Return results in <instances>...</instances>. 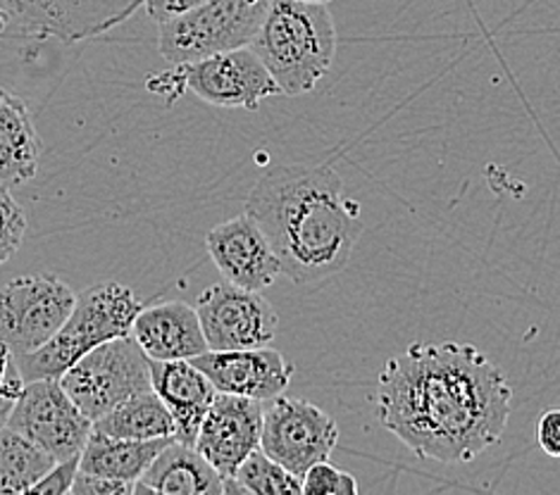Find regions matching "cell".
Masks as SVG:
<instances>
[{
	"label": "cell",
	"mask_w": 560,
	"mask_h": 495,
	"mask_svg": "<svg viewBox=\"0 0 560 495\" xmlns=\"http://www.w3.org/2000/svg\"><path fill=\"white\" fill-rule=\"evenodd\" d=\"M24 232V210L5 186H0V264H5L20 250Z\"/></svg>",
	"instance_id": "obj_24"
},
{
	"label": "cell",
	"mask_w": 560,
	"mask_h": 495,
	"mask_svg": "<svg viewBox=\"0 0 560 495\" xmlns=\"http://www.w3.org/2000/svg\"><path fill=\"white\" fill-rule=\"evenodd\" d=\"M246 212L268 236L293 284L341 272L363 234V212L327 165L272 169L253 186Z\"/></svg>",
	"instance_id": "obj_2"
},
{
	"label": "cell",
	"mask_w": 560,
	"mask_h": 495,
	"mask_svg": "<svg viewBox=\"0 0 560 495\" xmlns=\"http://www.w3.org/2000/svg\"><path fill=\"white\" fill-rule=\"evenodd\" d=\"M170 440L175 438L131 440L93 432L82 455H79V470L137 484Z\"/></svg>",
	"instance_id": "obj_20"
},
{
	"label": "cell",
	"mask_w": 560,
	"mask_h": 495,
	"mask_svg": "<svg viewBox=\"0 0 560 495\" xmlns=\"http://www.w3.org/2000/svg\"><path fill=\"white\" fill-rule=\"evenodd\" d=\"M301 495L303 481L291 474L287 467L275 462L262 448L253 450L238 467L236 474L224 481V495Z\"/></svg>",
	"instance_id": "obj_23"
},
{
	"label": "cell",
	"mask_w": 560,
	"mask_h": 495,
	"mask_svg": "<svg viewBox=\"0 0 560 495\" xmlns=\"http://www.w3.org/2000/svg\"><path fill=\"white\" fill-rule=\"evenodd\" d=\"M272 0H208L158 24V50L172 64L246 48L258 36Z\"/></svg>",
	"instance_id": "obj_5"
},
{
	"label": "cell",
	"mask_w": 560,
	"mask_h": 495,
	"mask_svg": "<svg viewBox=\"0 0 560 495\" xmlns=\"http://www.w3.org/2000/svg\"><path fill=\"white\" fill-rule=\"evenodd\" d=\"M24 386H26V381L20 372L18 357L10 360V363H5V365H0V426L8 424L10 412L20 400Z\"/></svg>",
	"instance_id": "obj_27"
},
{
	"label": "cell",
	"mask_w": 560,
	"mask_h": 495,
	"mask_svg": "<svg viewBox=\"0 0 560 495\" xmlns=\"http://www.w3.org/2000/svg\"><path fill=\"white\" fill-rule=\"evenodd\" d=\"M8 426L46 450L56 462L79 458L93 434V420L65 391L60 379L26 384L10 412Z\"/></svg>",
	"instance_id": "obj_9"
},
{
	"label": "cell",
	"mask_w": 560,
	"mask_h": 495,
	"mask_svg": "<svg viewBox=\"0 0 560 495\" xmlns=\"http://www.w3.org/2000/svg\"><path fill=\"white\" fill-rule=\"evenodd\" d=\"M42 139L22 98L0 89V186L32 181L42 163Z\"/></svg>",
	"instance_id": "obj_19"
},
{
	"label": "cell",
	"mask_w": 560,
	"mask_h": 495,
	"mask_svg": "<svg viewBox=\"0 0 560 495\" xmlns=\"http://www.w3.org/2000/svg\"><path fill=\"white\" fill-rule=\"evenodd\" d=\"M265 403L244 396L218 393L196 436V450L230 481L253 450L260 448Z\"/></svg>",
	"instance_id": "obj_13"
},
{
	"label": "cell",
	"mask_w": 560,
	"mask_h": 495,
	"mask_svg": "<svg viewBox=\"0 0 560 495\" xmlns=\"http://www.w3.org/2000/svg\"><path fill=\"white\" fill-rule=\"evenodd\" d=\"M135 493L224 495V479L196 446L175 438L160 450L149 472L137 481Z\"/></svg>",
	"instance_id": "obj_18"
},
{
	"label": "cell",
	"mask_w": 560,
	"mask_h": 495,
	"mask_svg": "<svg viewBox=\"0 0 560 495\" xmlns=\"http://www.w3.org/2000/svg\"><path fill=\"white\" fill-rule=\"evenodd\" d=\"M79 472V458H70L52 464V470L32 486L30 495H65L72 493L74 479Z\"/></svg>",
	"instance_id": "obj_26"
},
{
	"label": "cell",
	"mask_w": 560,
	"mask_h": 495,
	"mask_svg": "<svg viewBox=\"0 0 560 495\" xmlns=\"http://www.w3.org/2000/svg\"><path fill=\"white\" fill-rule=\"evenodd\" d=\"M250 48L268 67L284 96H305L337 56V30L327 5L272 0Z\"/></svg>",
	"instance_id": "obj_3"
},
{
	"label": "cell",
	"mask_w": 560,
	"mask_h": 495,
	"mask_svg": "<svg viewBox=\"0 0 560 495\" xmlns=\"http://www.w3.org/2000/svg\"><path fill=\"white\" fill-rule=\"evenodd\" d=\"M143 303L135 291L117 281L89 286L77 296L70 313L56 337L34 353L15 355L24 381L60 379L74 363L105 341L129 337Z\"/></svg>",
	"instance_id": "obj_4"
},
{
	"label": "cell",
	"mask_w": 560,
	"mask_h": 495,
	"mask_svg": "<svg viewBox=\"0 0 560 495\" xmlns=\"http://www.w3.org/2000/svg\"><path fill=\"white\" fill-rule=\"evenodd\" d=\"M305 3H319V5H327L331 0H305Z\"/></svg>",
	"instance_id": "obj_32"
},
{
	"label": "cell",
	"mask_w": 560,
	"mask_h": 495,
	"mask_svg": "<svg viewBox=\"0 0 560 495\" xmlns=\"http://www.w3.org/2000/svg\"><path fill=\"white\" fill-rule=\"evenodd\" d=\"M151 377L153 391L177 422L175 438L194 446L206 412L218 398L215 384L191 360H151Z\"/></svg>",
	"instance_id": "obj_17"
},
{
	"label": "cell",
	"mask_w": 560,
	"mask_h": 495,
	"mask_svg": "<svg viewBox=\"0 0 560 495\" xmlns=\"http://www.w3.org/2000/svg\"><path fill=\"white\" fill-rule=\"evenodd\" d=\"M196 313L210 351H244L275 341L279 317L260 291L238 288L230 281L208 286L196 300Z\"/></svg>",
	"instance_id": "obj_11"
},
{
	"label": "cell",
	"mask_w": 560,
	"mask_h": 495,
	"mask_svg": "<svg viewBox=\"0 0 560 495\" xmlns=\"http://www.w3.org/2000/svg\"><path fill=\"white\" fill-rule=\"evenodd\" d=\"M212 262L230 284L246 291H265L282 274V262L268 236L248 212L222 222L206 234Z\"/></svg>",
	"instance_id": "obj_14"
},
{
	"label": "cell",
	"mask_w": 560,
	"mask_h": 495,
	"mask_svg": "<svg viewBox=\"0 0 560 495\" xmlns=\"http://www.w3.org/2000/svg\"><path fill=\"white\" fill-rule=\"evenodd\" d=\"M203 3H208V0H145L143 8L149 12V17L160 24L165 20L184 15V12H189Z\"/></svg>",
	"instance_id": "obj_30"
},
{
	"label": "cell",
	"mask_w": 560,
	"mask_h": 495,
	"mask_svg": "<svg viewBox=\"0 0 560 495\" xmlns=\"http://www.w3.org/2000/svg\"><path fill=\"white\" fill-rule=\"evenodd\" d=\"M8 22H10L8 12H5V8H3V5H0V34H3V32L8 30Z\"/></svg>",
	"instance_id": "obj_31"
},
{
	"label": "cell",
	"mask_w": 560,
	"mask_h": 495,
	"mask_svg": "<svg viewBox=\"0 0 560 495\" xmlns=\"http://www.w3.org/2000/svg\"><path fill=\"white\" fill-rule=\"evenodd\" d=\"M93 432L131 440L175 438L177 422L155 391H145L103 414L101 420L93 422Z\"/></svg>",
	"instance_id": "obj_21"
},
{
	"label": "cell",
	"mask_w": 560,
	"mask_h": 495,
	"mask_svg": "<svg viewBox=\"0 0 560 495\" xmlns=\"http://www.w3.org/2000/svg\"><path fill=\"white\" fill-rule=\"evenodd\" d=\"M303 493L305 495H355L358 481L353 474L339 470L335 464H329V460H323L305 472Z\"/></svg>",
	"instance_id": "obj_25"
},
{
	"label": "cell",
	"mask_w": 560,
	"mask_h": 495,
	"mask_svg": "<svg viewBox=\"0 0 560 495\" xmlns=\"http://www.w3.org/2000/svg\"><path fill=\"white\" fill-rule=\"evenodd\" d=\"M175 67L186 91L218 108L258 110L265 98L282 93L250 46Z\"/></svg>",
	"instance_id": "obj_10"
},
{
	"label": "cell",
	"mask_w": 560,
	"mask_h": 495,
	"mask_svg": "<svg viewBox=\"0 0 560 495\" xmlns=\"http://www.w3.org/2000/svg\"><path fill=\"white\" fill-rule=\"evenodd\" d=\"M65 391L89 420H101L129 398L153 391L151 357L131 337L105 341L60 377Z\"/></svg>",
	"instance_id": "obj_6"
},
{
	"label": "cell",
	"mask_w": 560,
	"mask_h": 495,
	"mask_svg": "<svg viewBox=\"0 0 560 495\" xmlns=\"http://www.w3.org/2000/svg\"><path fill=\"white\" fill-rule=\"evenodd\" d=\"M56 460L10 426H0V495L30 493Z\"/></svg>",
	"instance_id": "obj_22"
},
{
	"label": "cell",
	"mask_w": 560,
	"mask_h": 495,
	"mask_svg": "<svg viewBox=\"0 0 560 495\" xmlns=\"http://www.w3.org/2000/svg\"><path fill=\"white\" fill-rule=\"evenodd\" d=\"M191 363L208 374L218 393L244 396L260 403L282 396L296 372V367L270 345L244 347V351H208L194 357Z\"/></svg>",
	"instance_id": "obj_15"
},
{
	"label": "cell",
	"mask_w": 560,
	"mask_h": 495,
	"mask_svg": "<svg viewBox=\"0 0 560 495\" xmlns=\"http://www.w3.org/2000/svg\"><path fill=\"white\" fill-rule=\"evenodd\" d=\"M135 493V484H127V481L119 479H108V476H98V474H89V472H77L72 495H127Z\"/></svg>",
	"instance_id": "obj_28"
},
{
	"label": "cell",
	"mask_w": 560,
	"mask_h": 495,
	"mask_svg": "<svg viewBox=\"0 0 560 495\" xmlns=\"http://www.w3.org/2000/svg\"><path fill=\"white\" fill-rule=\"evenodd\" d=\"M339 426L323 408L284 393L265 403L260 448L301 481L313 464L329 460Z\"/></svg>",
	"instance_id": "obj_8"
},
{
	"label": "cell",
	"mask_w": 560,
	"mask_h": 495,
	"mask_svg": "<svg viewBox=\"0 0 560 495\" xmlns=\"http://www.w3.org/2000/svg\"><path fill=\"white\" fill-rule=\"evenodd\" d=\"M537 444L549 455V458L560 460V408L546 410L537 420Z\"/></svg>",
	"instance_id": "obj_29"
},
{
	"label": "cell",
	"mask_w": 560,
	"mask_h": 495,
	"mask_svg": "<svg viewBox=\"0 0 560 495\" xmlns=\"http://www.w3.org/2000/svg\"><path fill=\"white\" fill-rule=\"evenodd\" d=\"M131 337L137 339L145 355L163 363L194 360L210 351L196 305L184 300L141 307L131 327Z\"/></svg>",
	"instance_id": "obj_16"
},
{
	"label": "cell",
	"mask_w": 560,
	"mask_h": 495,
	"mask_svg": "<svg viewBox=\"0 0 560 495\" xmlns=\"http://www.w3.org/2000/svg\"><path fill=\"white\" fill-rule=\"evenodd\" d=\"M74 305L77 293L58 276L12 279L0 288V339L15 355L34 353L68 322Z\"/></svg>",
	"instance_id": "obj_7"
},
{
	"label": "cell",
	"mask_w": 560,
	"mask_h": 495,
	"mask_svg": "<svg viewBox=\"0 0 560 495\" xmlns=\"http://www.w3.org/2000/svg\"><path fill=\"white\" fill-rule=\"evenodd\" d=\"M20 30L36 38L79 44L125 24L145 0H8Z\"/></svg>",
	"instance_id": "obj_12"
},
{
	"label": "cell",
	"mask_w": 560,
	"mask_h": 495,
	"mask_svg": "<svg viewBox=\"0 0 560 495\" xmlns=\"http://www.w3.org/2000/svg\"><path fill=\"white\" fill-rule=\"evenodd\" d=\"M511 400L509 377L475 345L412 343L380 374L377 420L418 458L465 464L501 444Z\"/></svg>",
	"instance_id": "obj_1"
}]
</instances>
